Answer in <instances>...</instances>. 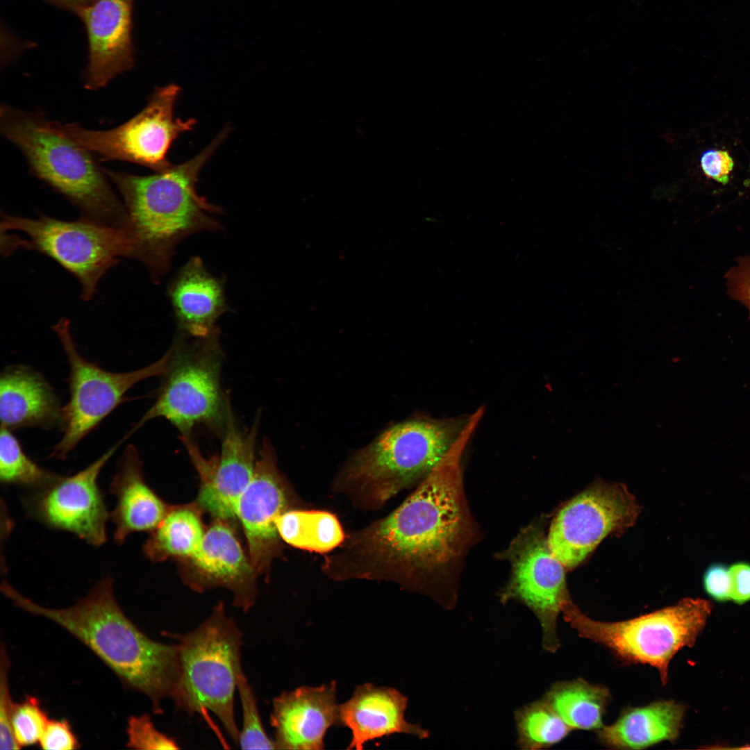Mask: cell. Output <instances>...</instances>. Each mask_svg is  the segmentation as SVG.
Listing matches in <instances>:
<instances>
[{"instance_id":"17","label":"cell","mask_w":750,"mask_h":750,"mask_svg":"<svg viewBox=\"0 0 750 750\" xmlns=\"http://www.w3.org/2000/svg\"><path fill=\"white\" fill-rule=\"evenodd\" d=\"M230 522L214 519L197 551L178 561L182 577L192 590L199 592L219 587L229 590L234 606L247 612L256 601L258 574Z\"/></svg>"},{"instance_id":"13","label":"cell","mask_w":750,"mask_h":750,"mask_svg":"<svg viewBox=\"0 0 750 750\" xmlns=\"http://www.w3.org/2000/svg\"><path fill=\"white\" fill-rule=\"evenodd\" d=\"M507 557L511 576L501 600L504 603L516 600L526 606L540 624L543 649L555 653L560 646L558 618L572 601L564 566L551 553L539 526L522 531L508 550Z\"/></svg>"},{"instance_id":"34","label":"cell","mask_w":750,"mask_h":750,"mask_svg":"<svg viewBox=\"0 0 750 750\" xmlns=\"http://www.w3.org/2000/svg\"><path fill=\"white\" fill-rule=\"evenodd\" d=\"M38 744L46 750L76 749L81 744L65 719H49Z\"/></svg>"},{"instance_id":"26","label":"cell","mask_w":750,"mask_h":750,"mask_svg":"<svg viewBox=\"0 0 750 750\" xmlns=\"http://www.w3.org/2000/svg\"><path fill=\"white\" fill-rule=\"evenodd\" d=\"M610 698L606 686L578 678L553 684L542 699L572 730L597 731Z\"/></svg>"},{"instance_id":"37","label":"cell","mask_w":750,"mask_h":750,"mask_svg":"<svg viewBox=\"0 0 750 750\" xmlns=\"http://www.w3.org/2000/svg\"><path fill=\"white\" fill-rule=\"evenodd\" d=\"M703 585L706 592L714 600L724 602L731 599V578L729 567L713 563L705 571Z\"/></svg>"},{"instance_id":"6","label":"cell","mask_w":750,"mask_h":750,"mask_svg":"<svg viewBox=\"0 0 750 750\" xmlns=\"http://www.w3.org/2000/svg\"><path fill=\"white\" fill-rule=\"evenodd\" d=\"M176 641L179 672L172 699L188 714L212 712L235 744L240 730L234 701L241 662L242 633L223 601L194 629L170 633Z\"/></svg>"},{"instance_id":"14","label":"cell","mask_w":750,"mask_h":750,"mask_svg":"<svg viewBox=\"0 0 750 750\" xmlns=\"http://www.w3.org/2000/svg\"><path fill=\"white\" fill-rule=\"evenodd\" d=\"M126 438L77 473L67 476L58 474L46 485L31 490L22 498L28 515L50 528L72 533L89 544H103L110 514L98 477Z\"/></svg>"},{"instance_id":"27","label":"cell","mask_w":750,"mask_h":750,"mask_svg":"<svg viewBox=\"0 0 750 750\" xmlns=\"http://www.w3.org/2000/svg\"><path fill=\"white\" fill-rule=\"evenodd\" d=\"M276 526L281 540L303 550L324 553L344 542L338 518L326 511L291 508L277 517Z\"/></svg>"},{"instance_id":"32","label":"cell","mask_w":750,"mask_h":750,"mask_svg":"<svg viewBox=\"0 0 750 750\" xmlns=\"http://www.w3.org/2000/svg\"><path fill=\"white\" fill-rule=\"evenodd\" d=\"M126 746L134 749H177L175 740L160 732L148 714L131 716L127 721Z\"/></svg>"},{"instance_id":"9","label":"cell","mask_w":750,"mask_h":750,"mask_svg":"<svg viewBox=\"0 0 750 750\" xmlns=\"http://www.w3.org/2000/svg\"><path fill=\"white\" fill-rule=\"evenodd\" d=\"M181 334L170 349L166 378L156 399L131 433L158 417L170 422L182 437H190L199 425L223 432L231 407L221 388L219 329L190 342Z\"/></svg>"},{"instance_id":"28","label":"cell","mask_w":750,"mask_h":750,"mask_svg":"<svg viewBox=\"0 0 750 750\" xmlns=\"http://www.w3.org/2000/svg\"><path fill=\"white\" fill-rule=\"evenodd\" d=\"M517 744L523 750L549 748L568 736L572 729L543 699L515 712Z\"/></svg>"},{"instance_id":"36","label":"cell","mask_w":750,"mask_h":750,"mask_svg":"<svg viewBox=\"0 0 750 750\" xmlns=\"http://www.w3.org/2000/svg\"><path fill=\"white\" fill-rule=\"evenodd\" d=\"M700 165L704 175L722 185H726L734 168V160L726 150L712 149L703 152Z\"/></svg>"},{"instance_id":"40","label":"cell","mask_w":750,"mask_h":750,"mask_svg":"<svg viewBox=\"0 0 750 750\" xmlns=\"http://www.w3.org/2000/svg\"><path fill=\"white\" fill-rule=\"evenodd\" d=\"M737 749H750V746H749V745H748V746H745V747H738Z\"/></svg>"},{"instance_id":"3","label":"cell","mask_w":750,"mask_h":750,"mask_svg":"<svg viewBox=\"0 0 750 750\" xmlns=\"http://www.w3.org/2000/svg\"><path fill=\"white\" fill-rule=\"evenodd\" d=\"M227 134L226 128L192 158L149 176L104 168L126 209L130 258L144 265L155 283L168 272L183 239L222 228L214 216L222 210L201 197L196 185L201 169Z\"/></svg>"},{"instance_id":"18","label":"cell","mask_w":750,"mask_h":750,"mask_svg":"<svg viewBox=\"0 0 750 750\" xmlns=\"http://www.w3.org/2000/svg\"><path fill=\"white\" fill-rule=\"evenodd\" d=\"M133 1L87 0L74 8L88 34V61L83 72L85 89H101L133 67Z\"/></svg>"},{"instance_id":"21","label":"cell","mask_w":750,"mask_h":750,"mask_svg":"<svg viewBox=\"0 0 750 750\" xmlns=\"http://www.w3.org/2000/svg\"><path fill=\"white\" fill-rule=\"evenodd\" d=\"M167 294L178 329L192 338L212 334L219 317L228 310L222 280L211 274L198 256L180 269L169 283Z\"/></svg>"},{"instance_id":"38","label":"cell","mask_w":750,"mask_h":750,"mask_svg":"<svg viewBox=\"0 0 750 750\" xmlns=\"http://www.w3.org/2000/svg\"><path fill=\"white\" fill-rule=\"evenodd\" d=\"M731 578V599L737 604L750 601V563L738 562L729 567Z\"/></svg>"},{"instance_id":"15","label":"cell","mask_w":750,"mask_h":750,"mask_svg":"<svg viewBox=\"0 0 750 750\" xmlns=\"http://www.w3.org/2000/svg\"><path fill=\"white\" fill-rule=\"evenodd\" d=\"M259 417L249 431L236 424L231 409L222 432L219 453L206 458L191 440H183L200 479L195 503L214 519L232 522L237 503L252 478Z\"/></svg>"},{"instance_id":"1","label":"cell","mask_w":750,"mask_h":750,"mask_svg":"<svg viewBox=\"0 0 750 750\" xmlns=\"http://www.w3.org/2000/svg\"><path fill=\"white\" fill-rule=\"evenodd\" d=\"M483 417L466 427L436 467L397 509L348 538L326 562L338 579L392 581L422 588L457 561L473 537L463 492L462 458Z\"/></svg>"},{"instance_id":"8","label":"cell","mask_w":750,"mask_h":750,"mask_svg":"<svg viewBox=\"0 0 750 750\" xmlns=\"http://www.w3.org/2000/svg\"><path fill=\"white\" fill-rule=\"evenodd\" d=\"M1 235L6 255L19 249L33 250L57 262L78 281L84 301L92 298L101 278L131 252L124 228L83 217L65 221L4 214Z\"/></svg>"},{"instance_id":"31","label":"cell","mask_w":750,"mask_h":750,"mask_svg":"<svg viewBox=\"0 0 750 750\" xmlns=\"http://www.w3.org/2000/svg\"><path fill=\"white\" fill-rule=\"evenodd\" d=\"M40 701L28 695L20 703H15L11 726L15 740L22 748L39 743L49 722Z\"/></svg>"},{"instance_id":"10","label":"cell","mask_w":750,"mask_h":750,"mask_svg":"<svg viewBox=\"0 0 750 750\" xmlns=\"http://www.w3.org/2000/svg\"><path fill=\"white\" fill-rule=\"evenodd\" d=\"M69 365V399L62 406L63 434L51 457L65 459L92 431L124 399L138 383L166 373L171 358L169 349L153 363L127 372H112L83 358L77 351L70 323L62 318L53 326Z\"/></svg>"},{"instance_id":"22","label":"cell","mask_w":750,"mask_h":750,"mask_svg":"<svg viewBox=\"0 0 750 750\" xmlns=\"http://www.w3.org/2000/svg\"><path fill=\"white\" fill-rule=\"evenodd\" d=\"M116 504L110 513L115 525L114 540L122 544L132 533L152 531L169 507L145 481L142 462L135 447L128 445L119 462L109 488Z\"/></svg>"},{"instance_id":"25","label":"cell","mask_w":750,"mask_h":750,"mask_svg":"<svg viewBox=\"0 0 750 750\" xmlns=\"http://www.w3.org/2000/svg\"><path fill=\"white\" fill-rule=\"evenodd\" d=\"M201 511L195 502L170 506L144 544L146 557L153 562L192 557L200 547L205 533Z\"/></svg>"},{"instance_id":"39","label":"cell","mask_w":750,"mask_h":750,"mask_svg":"<svg viewBox=\"0 0 750 750\" xmlns=\"http://www.w3.org/2000/svg\"><path fill=\"white\" fill-rule=\"evenodd\" d=\"M53 1H54L55 2H56L58 3H60L61 5L67 6H69L71 8H74L76 6H78V5H80V4L83 3V2L86 1L87 0H53Z\"/></svg>"},{"instance_id":"5","label":"cell","mask_w":750,"mask_h":750,"mask_svg":"<svg viewBox=\"0 0 750 750\" xmlns=\"http://www.w3.org/2000/svg\"><path fill=\"white\" fill-rule=\"evenodd\" d=\"M471 417H415L388 428L347 465L340 484L359 501L382 506L422 481L442 460Z\"/></svg>"},{"instance_id":"2","label":"cell","mask_w":750,"mask_h":750,"mask_svg":"<svg viewBox=\"0 0 750 750\" xmlns=\"http://www.w3.org/2000/svg\"><path fill=\"white\" fill-rule=\"evenodd\" d=\"M1 592L13 604L59 625L92 651L123 685L146 695L154 714L172 699L179 672L176 644L157 642L124 614L113 592L112 579H101L83 598L67 608H49L22 595L8 583Z\"/></svg>"},{"instance_id":"12","label":"cell","mask_w":750,"mask_h":750,"mask_svg":"<svg viewBox=\"0 0 750 750\" xmlns=\"http://www.w3.org/2000/svg\"><path fill=\"white\" fill-rule=\"evenodd\" d=\"M638 513V505L624 485L592 484L559 510L547 538L549 547L564 567L572 569L608 535L632 526Z\"/></svg>"},{"instance_id":"24","label":"cell","mask_w":750,"mask_h":750,"mask_svg":"<svg viewBox=\"0 0 750 750\" xmlns=\"http://www.w3.org/2000/svg\"><path fill=\"white\" fill-rule=\"evenodd\" d=\"M684 705L674 700H658L627 707L610 725L597 731L599 742L617 749H644L662 742L676 740L683 727Z\"/></svg>"},{"instance_id":"23","label":"cell","mask_w":750,"mask_h":750,"mask_svg":"<svg viewBox=\"0 0 750 750\" xmlns=\"http://www.w3.org/2000/svg\"><path fill=\"white\" fill-rule=\"evenodd\" d=\"M62 409L53 389L38 372L22 365L0 376L1 426L10 430L61 424Z\"/></svg>"},{"instance_id":"35","label":"cell","mask_w":750,"mask_h":750,"mask_svg":"<svg viewBox=\"0 0 750 750\" xmlns=\"http://www.w3.org/2000/svg\"><path fill=\"white\" fill-rule=\"evenodd\" d=\"M725 278L728 295L747 308L750 318V256L739 258Z\"/></svg>"},{"instance_id":"20","label":"cell","mask_w":750,"mask_h":750,"mask_svg":"<svg viewBox=\"0 0 750 750\" xmlns=\"http://www.w3.org/2000/svg\"><path fill=\"white\" fill-rule=\"evenodd\" d=\"M408 699L394 688L365 683L339 706L338 724L348 728V749H362L365 743L396 733L427 738L429 732L405 718Z\"/></svg>"},{"instance_id":"16","label":"cell","mask_w":750,"mask_h":750,"mask_svg":"<svg viewBox=\"0 0 750 750\" xmlns=\"http://www.w3.org/2000/svg\"><path fill=\"white\" fill-rule=\"evenodd\" d=\"M294 497L280 472L275 452L262 442L254 472L235 508L247 542L249 557L258 575L267 576L272 561L281 551L276 519L294 508Z\"/></svg>"},{"instance_id":"19","label":"cell","mask_w":750,"mask_h":750,"mask_svg":"<svg viewBox=\"0 0 750 750\" xmlns=\"http://www.w3.org/2000/svg\"><path fill=\"white\" fill-rule=\"evenodd\" d=\"M334 681L301 686L274 699L270 724L278 749L320 750L324 736L339 721Z\"/></svg>"},{"instance_id":"4","label":"cell","mask_w":750,"mask_h":750,"mask_svg":"<svg viewBox=\"0 0 750 750\" xmlns=\"http://www.w3.org/2000/svg\"><path fill=\"white\" fill-rule=\"evenodd\" d=\"M0 131L22 153L31 172L77 207L83 217L126 228L125 207L104 168L58 122L4 103Z\"/></svg>"},{"instance_id":"29","label":"cell","mask_w":750,"mask_h":750,"mask_svg":"<svg viewBox=\"0 0 750 750\" xmlns=\"http://www.w3.org/2000/svg\"><path fill=\"white\" fill-rule=\"evenodd\" d=\"M58 474L40 466L24 451L12 431L1 426L0 479L2 484L31 490L40 488Z\"/></svg>"},{"instance_id":"11","label":"cell","mask_w":750,"mask_h":750,"mask_svg":"<svg viewBox=\"0 0 750 750\" xmlns=\"http://www.w3.org/2000/svg\"><path fill=\"white\" fill-rule=\"evenodd\" d=\"M180 91L174 84L156 89L141 111L110 129L91 130L74 122L58 126L101 161L127 162L160 172L172 165L167 154L172 142L196 123L194 119L175 117Z\"/></svg>"},{"instance_id":"30","label":"cell","mask_w":750,"mask_h":750,"mask_svg":"<svg viewBox=\"0 0 750 750\" xmlns=\"http://www.w3.org/2000/svg\"><path fill=\"white\" fill-rule=\"evenodd\" d=\"M237 690L242 712V726L238 742L240 748L276 749L274 740H272L265 731L254 691L244 672H242L238 678Z\"/></svg>"},{"instance_id":"33","label":"cell","mask_w":750,"mask_h":750,"mask_svg":"<svg viewBox=\"0 0 750 750\" xmlns=\"http://www.w3.org/2000/svg\"><path fill=\"white\" fill-rule=\"evenodd\" d=\"M10 659L6 646L0 648V749H19L11 726V715L15 703L11 697L8 685Z\"/></svg>"},{"instance_id":"7","label":"cell","mask_w":750,"mask_h":750,"mask_svg":"<svg viewBox=\"0 0 750 750\" xmlns=\"http://www.w3.org/2000/svg\"><path fill=\"white\" fill-rule=\"evenodd\" d=\"M712 608L709 601L688 597L632 619L602 622L585 615L572 601L562 614L580 637L603 647L622 662L654 667L665 685L672 659L694 644Z\"/></svg>"}]
</instances>
